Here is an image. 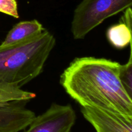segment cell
<instances>
[{
  "label": "cell",
  "instance_id": "obj_1",
  "mask_svg": "<svg viewBox=\"0 0 132 132\" xmlns=\"http://www.w3.org/2000/svg\"><path fill=\"white\" fill-rule=\"evenodd\" d=\"M118 62L83 57L73 59L63 71L60 84L81 107L110 111L132 118V97L119 78Z\"/></svg>",
  "mask_w": 132,
  "mask_h": 132
},
{
  "label": "cell",
  "instance_id": "obj_2",
  "mask_svg": "<svg viewBox=\"0 0 132 132\" xmlns=\"http://www.w3.org/2000/svg\"><path fill=\"white\" fill-rule=\"evenodd\" d=\"M55 43L54 35L45 29L26 41L0 45V101L28 102L36 97L21 88L41 74Z\"/></svg>",
  "mask_w": 132,
  "mask_h": 132
},
{
  "label": "cell",
  "instance_id": "obj_3",
  "mask_svg": "<svg viewBox=\"0 0 132 132\" xmlns=\"http://www.w3.org/2000/svg\"><path fill=\"white\" fill-rule=\"evenodd\" d=\"M132 0H82L75 9L71 23L74 39L86 35L107 18L131 8Z\"/></svg>",
  "mask_w": 132,
  "mask_h": 132
},
{
  "label": "cell",
  "instance_id": "obj_4",
  "mask_svg": "<svg viewBox=\"0 0 132 132\" xmlns=\"http://www.w3.org/2000/svg\"><path fill=\"white\" fill-rule=\"evenodd\" d=\"M76 121L72 105L52 103L47 110L34 117L24 132H71Z\"/></svg>",
  "mask_w": 132,
  "mask_h": 132
},
{
  "label": "cell",
  "instance_id": "obj_5",
  "mask_svg": "<svg viewBox=\"0 0 132 132\" xmlns=\"http://www.w3.org/2000/svg\"><path fill=\"white\" fill-rule=\"evenodd\" d=\"M81 112L96 132H132V118L130 117L90 107H81Z\"/></svg>",
  "mask_w": 132,
  "mask_h": 132
},
{
  "label": "cell",
  "instance_id": "obj_6",
  "mask_svg": "<svg viewBox=\"0 0 132 132\" xmlns=\"http://www.w3.org/2000/svg\"><path fill=\"white\" fill-rule=\"evenodd\" d=\"M26 103L0 104V132H19L28 128L36 114L26 108Z\"/></svg>",
  "mask_w": 132,
  "mask_h": 132
},
{
  "label": "cell",
  "instance_id": "obj_7",
  "mask_svg": "<svg viewBox=\"0 0 132 132\" xmlns=\"http://www.w3.org/2000/svg\"><path fill=\"white\" fill-rule=\"evenodd\" d=\"M131 8L126 9L119 23L107 30V39L116 48L123 49L131 43Z\"/></svg>",
  "mask_w": 132,
  "mask_h": 132
},
{
  "label": "cell",
  "instance_id": "obj_8",
  "mask_svg": "<svg viewBox=\"0 0 132 132\" xmlns=\"http://www.w3.org/2000/svg\"><path fill=\"white\" fill-rule=\"evenodd\" d=\"M45 30L42 24L36 19L23 21L11 28L1 45H10L26 41L41 34Z\"/></svg>",
  "mask_w": 132,
  "mask_h": 132
},
{
  "label": "cell",
  "instance_id": "obj_9",
  "mask_svg": "<svg viewBox=\"0 0 132 132\" xmlns=\"http://www.w3.org/2000/svg\"><path fill=\"white\" fill-rule=\"evenodd\" d=\"M130 56L128 63L120 64L119 68V78L127 94L132 97V48L130 45Z\"/></svg>",
  "mask_w": 132,
  "mask_h": 132
},
{
  "label": "cell",
  "instance_id": "obj_10",
  "mask_svg": "<svg viewBox=\"0 0 132 132\" xmlns=\"http://www.w3.org/2000/svg\"><path fill=\"white\" fill-rule=\"evenodd\" d=\"M0 12L16 19L19 18L18 3L15 0H0Z\"/></svg>",
  "mask_w": 132,
  "mask_h": 132
}]
</instances>
